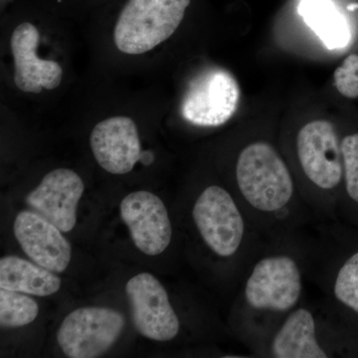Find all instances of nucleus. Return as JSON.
Wrapping results in <instances>:
<instances>
[{
  "instance_id": "f257e3e1",
  "label": "nucleus",
  "mask_w": 358,
  "mask_h": 358,
  "mask_svg": "<svg viewBox=\"0 0 358 358\" xmlns=\"http://www.w3.org/2000/svg\"><path fill=\"white\" fill-rule=\"evenodd\" d=\"M236 178L242 195L258 210H280L293 196L294 183L288 167L275 148L264 141L251 143L242 150Z\"/></svg>"
},
{
  "instance_id": "f03ea898",
  "label": "nucleus",
  "mask_w": 358,
  "mask_h": 358,
  "mask_svg": "<svg viewBox=\"0 0 358 358\" xmlns=\"http://www.w3.org/2000/svg\"><path fill=\"white\" fill-rule=\"evenodd\" d=\"M190 0H129L115 24V46L140 55L169 39L185 17Z\"/></svg>"
},
{
  "instance_id": "7ed1b4c3",
  "label": "nucleus",
  "mask_w": 358,
  "mask_h": 358,
  "mask_svg": "<svg viewBox=\"0 0 358 358\" xmlns=\"http://www.w3.org/2000/svg\"><path fill=\"white\" fill-rule=\"evenodd\" d=\"M124 324V317L112 308H78L63 320L58 345L68 357H98L112 348Z\"/></svg>"
},
{
  "instance_id": "20e7f679",
  "label": "nucleus",
  "mask_w": 358,
  "mask_h": 358,
  "mask_svg": "<svg viewBox=\"0 0 358 358\" xmlns=\"http://www.w3.org/2000/svg\"><path fill=\"white\" fill-rule=\"evenodd\" d=\"M240 90L226 70L212 68L190 82L181 102V115L195 126L218 127L237 110Z\"/></svg>"
},
{
  "instance_id": "39448f33",
  "label": "nucleus",
  "mask_w": 358,
  "mask_h": 358,
  "mask_svg": "<svg viewBox=\"0 0 358 358\" xmlns=\"http://www.w3.org/2000/svg\"><path fill=\"white\" fill-rule=\"evenodd\" d=\"M193 219L205 243L221 257L236 253L243 240V217L232 196L219 186H209L193 207Z\"/></svg>"
},
{
  "instance_id": "423d86ee",
  "label": "nucleus",
  "mask_w": 358,
  "mask_h": 358,
  "mask_svg": "<svg viewBox=\"0 0 358 358\" xmlns=\"http://www.w3.org/2000/svg\"><path fill=\"white\" fill-rule=\"evenodd\" d=\"M301 293V272L288 256L268 257L257 264L247 281L245 296L256 310L286 312Z\"/></svg>"
},
{
  "instance_id": "0eeeda50",
  "label": "nucleus",
  "mask_w": 358,
  "mask_h": 358,
  "mask_svg": "<svg viewBox=\"0 0 358 358\" xmlns=\"http://www.w3.org/2000/svg\"><path fill=\"white\" fill-rule=\"evenodd\" d=\"M126 293L134 327L141 336L157 341H171L178 336V315L166 289L154 275H134L127 284Z\"/></svg>"
},
{
  "instance_id": "6e6552de",
  "label": "nucleus",
  "mask_w": 358,
  "mask_h": 358,
  "mask_svg": "<svg viewBox=\"0 0 358 358\" xmlns=\"http://www.w3.org/2000/svg\"><path fill=\"white\" fill-rule=\"evenodd\" d=\"M121 216L134 245L143 254L157 256L166 251L173 229L166 205L159 196L148 192L127 195L121 203Z\"/></svg>"
},
{
  "instance_id": "1a4fd4ad",
  "label": "nucleus",
  "mask_w": 358,
  "mask_h": 358,
  "mask_svg": "<svg viewBox=\"0 0 358 358\" xmlns=\"http://www.w3.org/2000/svg\"><path fill=\"white\" fill-rule=\"evenodd\" d=\"M296 148L301 166L313 185L322 189L338 185L343 178V155L331 122L313 121L303 127Z\"/></svg>"
},
{
  "instance_id": "9d476101",
  "label": "nucleus",
  "mask_w": 358,
  "mask_h": 358,
  "mask_svg": "<svg viewBox=\"0 0 358 358\" xmlns=\"http://www.w3.org/2000/svg\"><path fill=\"white\" fill-rule=\"evenodd\" d=\"M84 189L83 181L75 171L58 169L44 176L26 201L35 212L68 233L76 225L78 203Z\"/></svg>"
},
{
  "instance_id": "9b49d317",
  "label": "nucleus",
  "mask_w": 358,
  "mask_h": 358,
  "mask_svg": "<svg viewBox=\"0 0 358 358\" xmlns=\"http://www.w3.org/2000/svg\"><path fill=\"white\" fill-rule=\"evenodd\" d=\"M14 235L26 255L54 273L69 266L72 250L62 231L37 212L22 211L13 225Z\"/></svg>"
},
{
  "instance_id": "f8f14e48",
  "label": "nucleus",
  "mask_w": 358,
  "mask_h": 358,
  "mask_svg": "<svg viewBox=\"0 0 358 358\" xmlns=\"http://www.w3.org/2000/svg\"><path fill=\"white\" fill-rule=\"evenodd\" d=\"M92 152L106 171L126 174L140 162L141 148L138 128L128 117H113L99 122L92 131Z\"/></svg>"
},
{
  "instance_id": "ddd939ff",
  "label": "nucleus",
  "mask_w": 358,
  "mask_h": 358,
  "mask_svg": "<svg viewBox=\"0 0 358 358\" xmlns=\"http://www.w3.org/2000/svg\"><path fill=\"white\" fill-rule=\"evenodd\" d=\"M40 35L31 23H22L11 36L14 83L25 93H41L42 90L57 88L62 81L63 70L59 63L42 60L37 56Z\"/></svg>"
},
{
  "instance_id": "4468645a",
  "label": "nucleus",
  "mask_w": 358,
  "mask_h": 358,
  "mask_svg": "<svg viewBox=\"0 0 358 358\" xmlns=\"http://www.w3.org/2000/svg\"><path fill=\"white\" fill-rule=\"evenodd\" d=\"M273 357L277 358H327L315 338L312 313L299 308L289 315L272 343Z\"/></svg>"
},
{
  "instance_id": "2eb2a0df",
  "label": "nucleus",
  "mask_w": 358,
  "mask_h": 358,
  "mask_svg": "<svg viewBox=\"0 0 358 358\" xmlns=\"http://www.w3.org/2000/svg\"><path fill=\"white\" fill-rule=\"evenodd\" d=\"M61 279L54 272L15 256L0 260V288L33 296H47L57 293Z\"/></svg>"
},
{
  "instance_id": "dca6fc26",
  "label": "nucleus",
  "mask_w": 358,
  "mask_h": 358,
  "mask_svg": "<svg viewBox=\"0 0 358 358\" xmlns=\"http://www.w3.org/2000/svg\"><path fill=\"white\" fill-rule=\"evenodd\" d=\"M299 13L327 48H343L350 42L348 22L331 0H301Z\"/></svg>"
},
{
  "instance_id": "f3484780",
  "label": "nucleus",
  "mask_w": 358,
  "mask_h": 358,
  "mask_svg": "<svg viewBox=\"0 0 358 358\" xmlns=\"http://www.w3.org/2000/svg\"><path fill=\"white\" fill-rule=\"evenodd\" d=\"M36 301L20 292L0 288V324L20 327L31 324L38 315Z\"/></svg>"
},
{
  "instance_id": "a211bd4d",
  "label": "nucleus",
  "mask_w": 358,
  "mask_h": 358,
  "mask_svg": "<svg viewBox=\"0 0 358 358\" xmlns=\"http://www.w3.org/2000/svg\"><path fill=\"white\" fill-rule=\"evenodd\" d=\"M334 294L341 303L358 313V252L339 270Z\"/></svg>"
},
{
  "instance_id": "6ab92c4d",
  "label": "nucleus",
  "mask_w": 358,
  "mask_h": 358,
  "mask_svg": "<svg viewBox=\"0 0 358 358\" xmlns=\"http://www.w3.org/2000/svg\"><path fill=\"white\" fill-rule=\"evenodd\" d=\"M346 192L350 199L358 202V134L345 136L341 141Z\"/></svg>"
},
{
  "instance_id": "aec40b11",
  "label": "nucleus",
  "mask_w": 358,
  "mask_h": 358,
  "mask_svg": "<svg viewBox=\"0 0 358 358\" xmlns=\"http://www.w3.org/2000/svg\"><path fill=\"white\" fill-rule=\"evenodd\" d=\"M334 85L341 95L346 98L358 96V55L348 56L334 75Z\"/></svg>"
},
{
  "instance_id": "412c9836",
  "label": "nucleus",
  "mask_w": 358,
  "mask_h": 358,
  "mask_svg": "<svg viewBox=\"0 0 358 358\" xmlns=\"http://www.w3.org/2000/svg\"><path fill=\"white\" fill-rule=\"evenodd\" d=\"M155 155L152 152H141L140 162L143 166H150L154 162Z\"/></svg>"
},
{
  "instance_id": "4be33fe9",
  "label": "nucleus",
  "mask_w": 358,
  "mask_h": 358,
  "mask_svg": "<svg viewBox=\"0 0 358 358\" xmlns=\"http://www.w3.org/2000/svg\"><path fill=\"white\" fill-rule=\"evenodd\" d=\"M348 9L350 11L357 10V9H358V3L350 4V6H348Z\"/></svg>"
}]
</instances>
